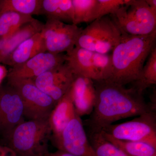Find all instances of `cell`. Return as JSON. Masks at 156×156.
Masks as SVG:
<instances>
[{"label": "cell", "instance_id": "cell-8", "mask_svg": "<svg viewBox=\"0 0 156 156\" xmlns=\"http://www.w3.org/2000/svg\"><path fill=\"white\" fill-rule=\"evenodd\" d=\"M83 29L77 25L48 19L41 32L47 52L59 54L69 53L75 47Z\"/></svg>", "mask_w": 156, "mask_h": 156}, {"label": "cell", "instance_id": "cell-26", "mask_svg": "<svg viewBox=\"0 0 156 156\" xmlns=\"http://www.w3.org/2000/svg\"><path fill=\"white\" fill-rule=\"evenodd\" d=\"M128 0H97L95 20L114 14Z\"/></svg>", "mask_w": 156, "mask_h": 156}, {"label": "cell", "instance_id": "cell-17", "mask_svg": "<svg viewBox=\"0 0 156 156\" xmlns=\"http://www.w3.org/2000/svg\"><path fill=\"white\" fill-rule=\"evenodd\" d=\"M47 52L41 33L36 34L22 42L3 62L11 67L24 63L40 53Z\"/></svg>", "mask_w": 156, "mask_h": 156}, {"label": "cell", "instance_id": "cell-32", "mask_svg": "<svg viewBox=\"0 0 156 156\" xmlns=\"http://www.w3.org/2000/svg\"><path fill=\"white\" fill-rule=\"evenodd\" d=\"M126 155H127V154H126ZM127 156H128V155H127Z\"/></svg>", "mask_w": 156, "mask_h": 156}, {"label": "cell", "instance_id": "cell-20", "mask_svg": "<svg viewBox=\"0 0 156 156\" xmlns=\"http://www.w3.org/2000/svg\"><path fill=\"white\" fill-rule=\"evenodd\" d=\"M34 19L31 15L14 12H5L0 14V39L8 36Z\"/></svg>", "mask_w": 156, "mask_h": 156}, {"label": "cell", "instance_id": "cell-19", "mask_svg": "<svg viewBox=\"0 0 156 156\" xmlns=\"http://www.w3.org/2000/svg\"><path fill=\"white\" fill-rule=\"evenodd\" d=\"M42 0H0V14L14 12L25 15H41Z\"/></svg>", "mask_w": 156, "mask_h": 156}, {"label": "cell", "instance_id": "cell-7", "mask_svg": "<svg viewBox=\"0 0 156 156\" xmlns=\"http://www.w3.org/2000/svg\"><path fill=\"white\" fill-rule=\"evenodd\" d=\"M152 110L128 122L112 125L101 131L118 140L147 143L156 147V115Z\"/></svg>", "mask_w": 156, "mask_h": 156}, {"label": "cell", "instance_id": "cell-30", "mask_svg": "<svg viewBox=\"0 0 156 156\" xmlns=\"http://www.w3.org/2000/svg\"><path fill=\"white\" fill-rule=\"evenodd\" d=\"M148 5L154 13H156V0H145Z\"/></svg>", "mask_w": 156, "mask_h": 156}, {"label": "cell", "instance_id": "cell-6", "mask_svg": "<svg viewBox=\"0 0 156 156\" xmlns=\"http://www.w3.org/2000/svg\"><path fill=\"white\" fill-rule=\"evenodd\" d=\"M22 100L23 116L28 120L48 119L56 102L30 79H8Z\"/></svg>", "mask_w": 156, "mask_h": 156}, {"label": "cell", "instance_id": "cell-10", "mask_svg": "<svg viewBox=\"0 0 156 156\" xmlns=\"http://www.w3.org/2000/svg\"><path fill=\"white\" fill-rule=\"evenodd\" d=\"M22 100L10 86L0 89V134L6 138L11 131L24 122Z\"/></svg>", "mask_w": 156, "mask_h": 156}, {"label": "cell", "instance_id": "cell-21", "mask_svg": "<svg viewBox=\"0 0 156 156\" xmlns=\"http://www.w3.org/2000/svg\"><path fill=\"white\" fill-rule=\"evenodd\" d=\"M143 69L141 79L134 84V87L142 93L147 88L156 84V47L151 50L147 59Z\"/></svg>", "mask_w": 156, "mask_h": 156}, {"label": "cell", "instance_id": "cell-5", "mask_svg": "<svg viewBox=\"0 0 156 156\" xmlns=\"http://www.w3.org/2000/svg\"><path fill=\"white\" fill-rule=\"evenodd\" d=\"M122 36L110 16L94 20L82 30L75 47L95 53L108 54L119 44Z\"/></svg>", "mask_w": 156, "mask_h": 156}, {"label": "cell", "instance_id": "cell-2", "mask_svg": "<svg viewBox=\"0 0 156 156\" xmlns=\"http://www.w3.org/2000/svg\"><path fill=\"white\" fill-rule=\"evenodd\" d=\"M156 41V31L145 36L122 34L121 41L112 51V73L108 81L122 86L139 81Z\"/></svg>", "mask_w": 156, "mask_h": 156}, {"label": "cell", "instance_id": "cell-29", "mask_svg": "<svg viewBox=\"0 0 156 156\" xmlns=\"http://www.w3.org/2000/svg\"><path fill=\"white\" fill-rule=\"evenodd\" d=\"M8 73V71L5 67L0 64V84L2 82L4 79L7 77Z\"/></svg>", "mask_w": 156, "mask_h": 156}, {"label": "cell", "instance_id": "cell-3", "mask_svg": "<svg viewBox=\"0 0 156 156\" xmlns=\"http://www.w3.org/2000/svg\"><path fill=\"white\" fill-rule=\"evenodd\" d=\"M52 132L48 119L24 121L5 139L18 156H46Z\"/></svg>", "mask_w": 156, "mask_h": 156}, {"label": "cell", "instance_id": "cell-12", "mask_svg": "<svg viewBox=\"0 0 156 156\" xmlns=\"http://www.w3.org/2000/svg\"><path fill=\"white\" fill-rule=\"evenodd\" d=\"M66 54H56L46 52L38 54L19 65L11 67L8 71L7 79H33L49 70L66 62Z\"/></svg>", "mask_w": 156, "mask_h": 156}, {"label": "cell", "instance_id": "cell-31", "mask_svg": "<svg viewBox=\"0 0 156 156\" xmlns=\"http://www.w3.org/2000/svg\"><path fill=\"white\" fill-rule=\"evenodd\" d=\"M0 156H3L2 145L0 144Z\"/></svg>", "mask_w": 156, "mask_h": 156}, {"label": "cell", "instance_id": "cell-14", "mask_svg": "<svg viewBox=\"0 0 156 156\" xmlns=\"http://www.w3.org/2000/svg\"><path fill=\"white\" fill-rule=\"evenodd\" d=\"M44 23L34 19L8 36L0 39V63L3 62L23 42L41 32Z\"/></svg>", "mask_w": 156, "mask_h": 156}, {"label": "cell", "instance_id": "cell-23", "mask_svg": "<svg viewBox=\"0 0 156 156\" xmlns=\"http://www.w3.org/2000/svg\"><path fill=\"white\" fill-rule=\"evenodd\" d=\"M88 137L97 156H127L122 151L105 139L101 132L89 133Z\"/></svg>", "mask_w": 156, "mask_h": 156}, {"label": "cell", "instance_id": "cell-18", "mask_svg": "<svg viewBox=\"0 0 156 156\" xmlns=\"http://www.w3.org/2000/svg\"><path fill=\"white\" fill-rule=\"evenodd\" d=\"M104 137L130 156H156V147L147 143L121 140L101 131Z\"/></svg>", "mask_w": 156, "mask_h": 156}, {"label": "cell", "instance_id": "cell-4", "mask_svg": "<svg viewBox=\"0 0 156 156\" xmlns=\"http://www.w3.org/2000/svg\"><path fill=\"white\" fill-rule=\"evenodd\" d=\"M110 15L122 34L145 36L156 31V13L145 0H128Z\"/></svg>", "mask_w": 156, "mask_h": 156}, {"label": "cell", "instance_id": "cell-16", "mask_svg": "<svg viewBox=\"0 0 156 156\" xmlns=\"http://www.w3.org/2000/svg\"><path fill=\"white\" fill-rule=\"evenodd\" d=\"M76 114L69 89L62 98L56 102L48 118L52 132L50 138L60 136Z\"/></svg>", "mask_w": 156, "mask_h": 156}, {"label": "cell", "instance_id": "cell-9", "mask_svg": "<svg viewBox=\"0 0 156 156\" xmlns=\"http://www.w3.org/2000/svg\"><path fill=\"white\" fill-rule=\"evenodd\" d=\"M50 140L57 150L75 156H97L89 142L80 117L77 114L68 124L60 136Z\"/></svg>", "mask_w": 156, "mask_h": 156}, {"label": "cell", "instance_id": "cell-13", "mask_svg": "<svg viewBox=\"0 0 156 156\" xmlns=\"http://www.w3.org/2000/svg\"><path fill=\"white\" fill-rule=\"evenodd\" d=\"M69 92L76 113L80 117L91 114L95 100L94 81L89 78L75 76Z\"/></svg>", "mask_w": 156, "mask_h": 156}, {"label": "cell", "instance_id": "cell-1", "mask_svg": "<svg viewBox=\"0 0 156 156\" xmlns=\"http://www.w3.org/2000/svg\"><path fill=\"white\" fill-rule=\"evenodd\" d=\"M94 83L95 103L86 123L89 133H99L117 121L155 110L156 105L147 104L134 87L127 89L108 80Z\"/></svg>", "mask_w": 156, "mask_h": 156}, {"label": "cell", "instance_id": "cell-11", "mask_svg": "<svg viewBox=\"0 0 156 156\" xmlns=\"http://www.w3.org/2000/svg\"><path fill=\"white\" fill-rule=\"evenodd\" d=\"M75 77L66 62L32 80L39 89L56 103L69 90Z\"/></svg>", "mask_w": 156, "mask_h": 156}, {"label": "cell", "instance_id": "cell-24", "mask_svg": "<svg viewBox=\"0 0 156 156\" xmlns=\"http://www.w3.org/2000/svg\"><path fill=\"white\" fill-rule=\"evenodd\" d=\"M41 11V15H45L48 19L67 22L61 0H42Z\"/></svg>", "mask_w": 156, "mask_h": 156}, {"label": "cell", "instance_id": "cell-25", "mask_svg": "<svg viewBox=\"0 0 156 156\" xmlns=\"http://www.w3.org/2000/svg\"><path fill=\"white\" fill-rule=\"evenodd\" d=\"M95 68L100 74L101 80H108L111 77L113 64L111 55L93 52Z\"/></svg>", "mask_w": 156, "mask_h": 156}, {"label": "cell", "instance_id": "cell-27", "mask_svg": "<svg viewBox=\"0 0 156 156\" xmlns=\"http://www.w3.org/2000/svg\"><path fill=\"white\" fill-rule=\"evenodd\" d=\"M2 154L3 156H18L12 149L5 145H2Z\"/></svg>", "mask_w": 156, "mask_h": 156}, {"label": "cell", "instance_id": "cell-15", "mask_svg": "<svg viewBox=\"0 0 156 156\" xmlns=\"http://www.w3.org/2000/svg\"><path fill=\"white\" fill-rule=\"evenodd\" d=\"M66 54V63L75 75L89 78L93 81L101 80L100 74L93 61V52L75 47Z\"/></svg>", "mask_w": 156, "mask_h": 156}, {"label": "cell", "instance_id": "cell-28", "mask_svg": "<svg viewBox=\"0 0 156 156\" xmlns=\"http://www.w3.org/2000/svg\"><path fill=\"white\" fill-rule=\"evenodd\" d=\"M46 156H75L62 151L57 150L54 152H49Z\"/></svg>", "mask_w": 156, "mask_h": 156}, {"label": "cell", "instance_id": "cell-22", "mask_svg": "<svg viewBox=\"0 0 156 156\" xmlns=\"http://www.w3.org/2000/svg\"><path fill=\"white\" fill-rule=\"evenodd\" d=\"M74 9L73 24L92 22L95 20L97 0H72Z\"/></svg>", "mask_w": 156, "mask_h": 156}]
</instances>
